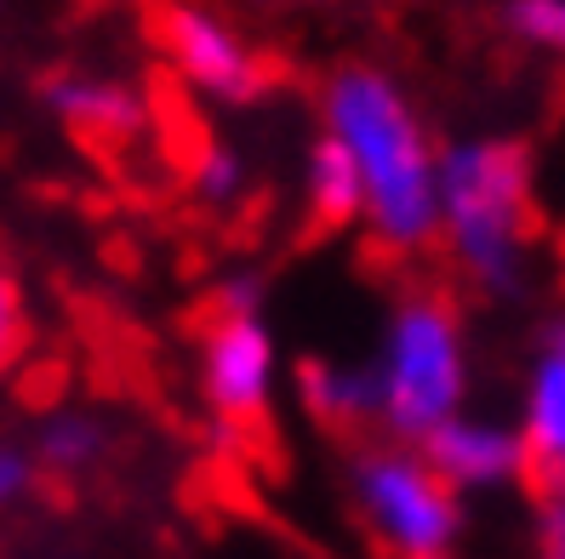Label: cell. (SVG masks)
I'll use <instances>...</instances> for the list:
<instances>
[{
	"instance_id": "6da1fadb",
	"label": "cell",
	"mask_w": 565,
	"mask_h": 559,
	"mask_svg": "<svg viewBox=\"0 0 565 559\" xmlns=\"http://www.w3.org/2000/svg\"><path fill=\"white\" fill-rule=\"evenodd\" d=\"M320 131L360 172V235L383 257H423L440 240V143L412 92L377 63H343L320 86Z\"/></svg>"
},
{
	"instance_id": "7a4b0ae2",
	"label": "cell",
	"mask_w": 565,
	"mask_h": 559,
	"mask_svg": "<svg viewBox=\"0 0 565 559\" xmlns=\"http://www.w3.org/2000/svg\"><path fill=\"white\" fill-rule=\"evenodd\" d=\"M537 240V166L520 138L440 143V251L486 298H514L531 275Z\"/></svg>"
},
{
	"instance_id": "3957f363",
	"label": "cell",
	"mask_w": 565,
	"mask_h": 559,
	"mask_svg": "<svg viewBox=\"0 0 565 559\" xmlns=\"http://www.w3.org/2000/svg\"><path fill=\"white\" fill-rule=\"evenodd\" d=\"M372 372V422L383 440L423 445L428 434L469 411V332L462 309L440 286H412L388 309Z\"/></svg>"
},
{
	"instance_id": "277c9868",
	"label": "cell",
	"mask_w": 565,
	"mask_h": 559,
	"mask_svg": "<svg viewBox=\"0 0 565 559\" xmlns=\"http://www.w3.org/2000/svg\"><path fill=\"white\" fill-rule=\"evenodd\" d=\"M349 503L360 531L388 559H440L462 537V497L417 445L401 440L360 445L349 456Z\"/></svg>"
},
{
	"instance_id": "5b68a950",
	"label": "cell",
	"mask_w": 565,
	"mask_h": 559,
	"mask_svg": "<svg viewBox=\"0 0 565 559\" xmlns=\"http://www.w3.org/2000/svg\"><path fill=\"white\" fill-rule=\"evenodd\" d=\"M154 41L172 75L223 109H246L269 92V57H263L241 23H228L206 0H166L154 18Z\"/></svg>"
},
{
	"instance_id": "8992f818",
	"label": "cell",
	"mask_w": 565,
	"mask_h": 559,
	"mask_svg": "<svg viewBox=\"0 0 565 559\" xmlns=\"http://www.w3.org/2000/svg\"><path fill=\"white\" fill-rule=\"evenodd\" d=\"M280 383V354L263 309H217L201 337V400L228 429L269 417Z\"/></svg>"
},
{
	"instance_id": "52a82bcc",
	"label": "cell",
	"mask_w": 565,
	"mask_h": 559,
	"mask_svg": "<svg viewBox=\"0 0 565 559\" xmlns=\"http://www.w3.org/2000/svg\"><path fill=\"white\" fill-rule=\"evenodd\" d=\"M417 451L435 463V474L457 491V497H486V491H509V485L531 480L520 422H503V417L457 411Z\"/></svg>"
},
{
	"instance_id": "ba28073f",
	"label": "cell",
	"mask_w": 565,
	"mask_h": 559,
	"mask_svg": "<svg viewBox=\"0 0 565 559\" xmlns=\"http://www.w3.org/2000/svg\"><path fill=\"white\" fill-rule=\"evenodd\" d=\"M46 109L86 143H131L149 126L143 92L104 69H57L46 80Z\"/></svg>"
},
{
	"instance_id": "9c48e42d",
	"label": "cell",
	"mask_w": 565,
	"mask_h": 559,
	"mask_svg": "<svg viewBox=\"0 0 565 559\" xmlns=\"http://www.w3.org/2000/svg\"><path fill=\"white\" fill-rule=\"evenodd\" d=\"M520 440L543 491H559L565 485V320L548 325L543 348L531 354L525 394H520Z\"/></svg>"
},
{
	"instance_id": "30bf717a",
	"label": "cell",
	"mask_w": 565,
	"mask_h": 559,
	"mask_svg": "<svg viewBox=\"0 0 565 559\" xmlns=\"http://www.w3.org/2000/svg\"><path fill=\"white\" fill-rule=\"evenodd\" d=\"M297 400L326 429H365L372 422V372L349 366V359H303L297 366Z\"/></svg>"
},
{
	"instance_id": "8fae6325",
	"label": "cell",
	"mask_w": 565,
	"mask_h": 559,
	"mask_svg": "<svg viewBox=\"0 0 565 559\" xmlns=\"http://www.w3.org/2000/svg\"><path fill=\"white\" fill-rule=\"evenodd\" d=\"M303 206H309V223L320 228V235L360 228V212H365L354 160L343 154V143H331L326 131L309 143V160H303Z\"/></svg>"
},
{
	"instance_id": "7c38bea8",
	"label": "cell",
	"mask_w": 565,
	"mask_h": 559,
	"mask_svg": "<svg viewBox=\"0 0 565 559\" xmlns=\"http://www.w3.org/2000/svg\"><path fill=\"white\" fill-rule=\"evenodd\" d=\"M35 463L41 474H57V480H81L92 474L97 463H104V451H109V422L104 417H92V411H57L41 422V434H35Z\"/></svg>"
},
{
	"instance_id": "4fadbf2b",
	"label": "cell",
	"mask_w": 565,
	"mask_h": 559,
	"mask_svg": "<svg viewBox=\"0 0 565 559\" xmlns=\"http://www.w3.org/2000/svg\"><path fill=\"white\" fill-rule=\"evenodd\" d=\"M503 29L525 52L565 63V0H503Z\"/></svg>"
},
{
	"instance_id": "5bb4252c",
	"label": "cell",
	"mask_w": 565,
	"mask_h": 559,
	"mask_svg": "<svg viewBox=\"0 0 565 559\" xmlns=\"http://www.w3.org/2000/svg\"><path fill=\"white\" fill-rule=\"evenodd\" d=\"M189 189L201 194L206 206H235L246 194V160H241V149L206 143L201 154L189 160Z\"/></svg>"
},
{
	"instance_id": "9a60e30c",
	"label": "cell",
	"mask_w": 565,
	"mask_h": 559,
	"mask_svg": "<svg viewBox=\"0 0 565 559\" xmlns=\"http://www.w3.org/2000/svg\"><path fill=\"white\" fill-rule=\"evenodd\" d=\"M41 480V463H35V451L18 445V440H0V514L18 508L29 491H35Z\"/></svg>"
},
{
	"instance_id": "2e32d148",
	"label": "cell",
	"mask_w": 565,
	"mask_h": 559,
	"mask_svg": "<svg viewBox=\"0 0 565 559\" xmlns=\"http://www.w3.org/2000/svg\"><path fill=\"white\" fill-rule=\"evenodd\" d=\"M23 337H29V314H23V291L18 280L0 269V372L12 366V359L23 354Z\"/></svg>"
},
{
	"instance_id": "e0dca14e",
	"label": "cell",
	"mask_w": 565,
	"mask_h": 559,
	"mask_svg": "<svg viewBox=\"0 0 565 559\" xmlns=\"http://www.w3.org/2000/svg\"><path fill=\"white\" fill-rule=\"evenodd\" d=\"M543 559H565V485L543 503Z\"/></svg>"
},
{
	"instance_id": "ac0fdd59",
	"label": "cell",
	"mask_w": 565,
	"mask_h": 559,
	"mask_svg": "<svg viewBox=\"0 0 565 559\" xmlns=\"http://www.w3.org/2000/svg\"><path fill=\"white\" fill-rule=\"evenodd\" d=\"M440 559H451V553H440Z\"/></svg>"
}]
</instances>
